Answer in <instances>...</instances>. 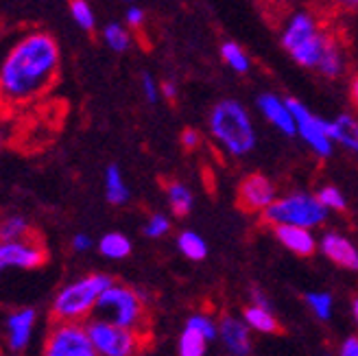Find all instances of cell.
Here are the masks:
<instances>
[{
	"instance_id": "obj_32",
	"label": "cell",
	"mask_w": 358,
	"mask_h": 356,
	"mask_svg": "<svg viewBox=\"0 0 358 356\" xmlns=\"http://www.w3.org/2000/svg\"><path fill=\"white\" fill-rule=\"evenodd\" d=\"M140 85H142V94H145V99H147L149 103H157L159 97H162V87H159V83L153 79V75L142 73Z\"/></svg>"
},
{
	"instance_id": "obj_33",
	"label": "cell",
	"mask_w": 358,
	"mask_h": 356,
	"mask_svg": "<svg viewBox=\"0 0 358 356\" xmlns=\"http://www.w3.org/2000/svg\"><path fill=\"white\" fill-rule=\"evenodd\" d=\"M124 22L129 24V29H140L145 24V11H142L138 5H131L127 9V13H124Z\"/></svg>"
},
{
	"instance_id": "obj_20",
	"label": "cell",
	"mask_w": 358,
	"mask_h": 356,
	"mask_svg": "<svg viewBox=\"0 0 358 356\" xmlns=\"http://www.w3.org/2000/svg\"><path fill=\"white\" fill-rule=\"evenodd\" d=\"M103 184H105V199L110 201L112 206H124L129 201L131 192L129 186L124 184V177L120 166L110 164L105 169V177H103Z\"/></svg>"
},
{
	"instance_id": "obj_17",
	"label": "cell",
	"mask_w": 358,
	"mask_h": 356,
	"mask_svg": "<svg viewBox=\"0 0 358 356\" xmlns=\"http://www.w3.org/2000/svg\"><path fill=\"white\" fill-rule=\"evenodd\" d=\"M273 234L282 247H286L295 256H313L319 247L313 229L299 225H273Z\"/></svg>"
},
{
	"instance_id": "obj_3",
	"label": "cell",
	"mask_w": 358,
	"mask_h": 356,
	"mask_svg": "<svg viewBox=\"0 0 358 356\" xmlns=\"http://www.w3.org/2000/svg\"><path fill=\"white\" fill-rule=\"evenodd\" d=\"M334 35L319 24L310 11H295L284 20L280 42L289 57L308 70H317Z\"/></svg>"
},
{
	"instance_id": "obj_24",
	"label": "cell",
	"mask_w": 358,
	"mask_h": 356,
	"mask_svg": "<svg viewBox=\"0 0 358 356\" xmlns=\"http://www.w3.org/2000/svg\"><path fill=\"white\" fill-rule=\"evenodd\" d=\"M177 249L188 260H194V262H199L208 256V243L203 241V236H199L196 232H190V229H186V232L177 236Z\"/></svg>"
},
{
	"instance_id": "obj_29",
	"label": "cell",
	"mask_w": 358,
	"mask_h": 356,
	"mask_svg": "<svg viewBox=\"0 0 358 356\" xmlns=\"http://www.w3.org/2000/svg\"><path fill=\"white\" fill-rule=\"evenodd\" d=\"M70 17L75 20V24L83 31H92L96 27V17H94V9L90 7L87 0H70Z\"/></svg>"
},
{
	"instance_id": "obj_5",
	"label": "cell",
	"mask_w": 358,
	"mask_h": 356,
	"mask_svg": "<svg viewBox=\"0 0 358 356\" xmlns=\"http://www.w3.org/2000/svg\"><path fill=\"white\" fill-rule=\"evenodd\" d=\"M92 317L122 326V328L138 330V332H147L149 328L145 297L136 289L127 287V284H118V282H112L110 287L103 291V295L99 297L94 306Z\"/></svg>"
},
{
	"instance_id": "obj_27",
	"label": "cell",
	"mask_w": 358,
	"mask_h": 356,
	"mask_svg": "<svg viewBox=\"0 0 358 356\" xmlns=\"http://www.w3.org/2000/svg\"><path fill=\"white\" fill-rule=\"evenodd\" d=\"M103 40L114 52H124L131 46V33L129 29L120 22H110L103 29Z\"/></svg>"
},
{
	"instance_id": "obj_21",
	"label": "cell",
	"mask_w": 358,
	"mask_h": 356,
	"mask_svg": "<svg viewBox=\"0 0 358 356\" xmlns=\"http://www.w3.org/2000/svg\"><path fill=\"white\" fill-rule=\"evenodd\" d=\"M317 73H321L328 79H336V77H341L345 73V50H343L341 42H338L336 38L330 42L328 50L324 52V59H321Z\"/></svg>"
},
{
	"instance_id": "obj_30",
	"label": "cell",
	"mask_w": 358,
	"mask_h": 356,
	"mask_svg": "<svg viewBox=\"0 0 358 356\" xmlns=\"http://www.w3.org/2000/svg\"><path fill=\"white\" fill-rule=\"evenodd\" d=\"M317 197L319 201L324 204L330 212H343L348 208V201H345V194L338 190L336 186H321L317 190Z\"/></svg>"
},
{
	"instance_id": "obj_26",
	"label": "cell",
	"mask_w": 358,
	"mask_h": 356,
	"mask_svg": "<svg viewBox=\"0 0 358 356\" xmlns=\"http://www.w3.org/2000/svg\"><path fill=\"white\" fill-rule=\"evenodd\" d=\"M33 236L31 232V223L22 215H9L0 223V238L3 241H17V238H27Z\"/></svg>"
},
{
	"instance_id": "obj_11",
	"label": "cell",
	"mask_w": 358,
	"mask_h": 356,
	"mask_svg": "<svg viewBox=\"0 0 358 356\" xmlns=\"http://www.w3.org/2000/svg\"><path fill=\"white\" fill-rule=\"evenodd\" d=\"M44 262L46 249L35 236L0 243V266L3 269H38Z\"/></svg>"
},
{
	"instance_id": "obj_1",
	"label": "cell",
	"mask_w": 358,
	"mask_h": 356,
	"mask_svg": "<svg viewBox=\"0 0 358 356\" xmlns=\"http://www.w3.org/2000/svg\"><path fill=\"white\" fill-rule=\"evenodd\" d=\"M62 66L59 44L46 31L17 38L0 64V97L5 105H27L55 83Z\"/></svg>"
},
{
	"instance_id": "obj_10",
	"label": "cell",
	"mask_w": 358,
	"mask_h": 356,
	"mask_svg": "<svg viewBox=\"0 0 358 356\" xmlns=\"http://www.w3.org/2000/svg\"><path fill=\"white\" fill-rule=\"evenodd\" d=\"M219 336V324L206 313H196L186 319V326L179 334L177 354L179 356H206L210 341Z\"/></svg>"
},
{
	"instance_id": "obj_19",
	"label": "cell",
	"mask_w": 358,
	"mask_h": 356,
	"mask_svg": "<svg viewBox=\"0 0 358 356\" xmlns=\"http://www.w3.org/2000/svg\"><path fill=\"white\" fill-rule=\"evenodd\" d=\"M243 319L249 324V328L260 334H275L280 330V324H278L271 306H262V304H254L252 301V304L243 311Z\"/></svg>"
},
{
	"instance_id": "obj_15",
	"label": "cell",
	"mask_w": 358,
	"mask_h": 356,
	"mask_svg": "<svg viewBox=\"0 0 358 356\" xmlns=\"http://www.w3.org/2000/svg\"><path fill=\"white\" fill-rule=\"evenodd\" d=\"M35 324H38V313L33 308H17L11 311L5 319V332H7V348L17 354L24 352V348L29 346Z\"/></svg>"
},
{
	"instance_id": "obj_23",
	"label": "cell",
	"mask_w": 358,
	"mask_h": 356,
	"mask_svg": "<svg viewBox=\"0 0 358 356\" xmlns=\"http://www.w3.org/2000/svg\"><path fill=\"white\" fill-rule=\"evenodd\" d=\"M166 199H169L173 215H177V217H186L192 210V192L182 182L166 184Z\"/></svg>"
},
{
	"instance_id": "obj_42",
	"label": "cell",
	"mask_w": 358,
	"mask_h": 356,
	"mask_svg": "<svg viewBox=\"0 0 358 356\" xmlns=\"http://www.w3.org/2000/svg\"><path fill=\"white\" fill-rule=\"evenodd\" d=\"M129 3H131V0H129Z\"/></svg>"
},
{
	"instance_id": "obj_36",
	"label": "cell",
	"mask_w": 358,
	"mask_h": 356,
	"mask_svg": "<svg viewBox=\"0 0 358 356\" xmlns=\"http://www.w3.org/2000/svg\"><path fill=\"white\" fill-rule=\"evenodd\" d=\"M338 356H358V336L352 334L338 348Z\"/></svg>"
},
{
	"instance_id": "obj_41",
	"label": "cell",
	"mask_w": 358,
	"mask_h": 356,
	"mask_svg": "<svg viewBox=\"0 0 358 356\" xmlns=\"http://www.w3.org/2000/svg\"><path fill=\"white\" fill-rule=\"evenodd\" d=\"M260 3H275V0H260Z\"/></svg>"
},
{
	"instance_id": "obj_18",
	"label": "cell",
	"mask_w": 358,
	"mask_h": 356,
	"mask_svg": "<svg viewBox=\"0 0 358 356\" xmlns=\"http://www.w3.org/2000/svg\"><path fill=\"white\" fill-rule=\"evenodd\" d=\"M328 124H330V136L334 140V145L358 155V116L338 114L332 120H328Z\"/></svg>"
},
{
	"instance_id": "obj_14",
	"label": "cell",
	"mask_w": 358,
	"mask_h": 356,
	"mask_svg": "<svg viewBox=\"0 0 358 356\" xmlns=\"http://www.w3.org/2000/svg\"><path fill=\"white\" fill-rule=\"evenodd\" d=\"M219 339L231 356L252 354V328L243 317L225 315L219 322Z\"/></svg>"
},
{
	"instance_id": "obj_4",
	"label": "cell",
	"mask_w": 358,
	"mask_h": 356,
	"mask_svg": "<svg viewBox=\"0 0 358 356\" xmlns=\"http://www.w3.org/2000/svg\"><path fill=\"white\" fill-rule=\"evenodd\" d=\"M112 282L114 280L107 273H87L68 282L52 299V319L55 322H85L92 317L99 297Z\"/></svg>"
},
{
	"instance_id": "obj_12",
	"label": "cell",
	"mask_w": 358,
	"mask_h": 356,
	"mask_svg": "<svg viewBox=\"0 0 358 356\" xmlns=\"http://www.w3.org/2000/svg\"><path fill=\"white\" fill-rule=\"evenodd\" d=\"M278 199L275 184L262 173L247 175L238 186V206L245 212H262Z\"/></svg>"
},
{
	"instance_id": "obj_6",
	"label": "cell",
	"mask_w": 358,
	"mask_h": 356,
	"mask_svg": "<svg viewBox=\"0 0 358 356\" xmlns=\"http://www.w3.org/2000/svg\"><path fill=\"white\" fill-rule=\"evenodd\" d=\"M328 208L319 201L317 192L295 190L289 194H282L271 206L262 212V219L268 225H299L315 229L324 225L328 219Z\"/></svg>"
},
{
	"instance_id": "obj_16",
	"label": "cell",
	"mask_w": 358,
	"mask_h": 356,
	"mask_svg": "<svg viewBox=\"0 0 358 356\" xmlns=\"http://www.w3.org/2000/svg\"><path fill=\"white\" fill-rule=\"evenodd\" d=\"M321 254L348 271H358V247L341 232H326L319 241Z\"/></svg>"
},
{
	"instance_id": "obj_22",
	"label": "cell",
	"mask_w": 358,
	"mask_h": 356,
	"mask_svg": "<svg viewBox=\"0 0 358 356\" xmlns=\"http://www.w3.org/2000/svg\"><path fill=\"white\" fill-rule=\"evenodd\" d=\"M99 252L107 260H122L131 254V241L120 232H107L99 241Z\"/></svg>"
},
{
	"instance_id": "obj_2",
	"label": "cell",
	"mask_w": 358,
	"mask_h": 356,
	"mask_svg": "<svg viewBox=\"0 0 358 356\" xmlns=\"http://www.w3.org/2000/svg\"><path fill=\"white\" fill-rule=\"evenodd\" d=\"M210 136L231 157H243L256 149L258 134L247 108L236 99H223L210 110Z\"/></svg>"
},
{
	"instance_id": "obj_13",
	"label": "cell",
	"mask_w": 358,
	"mask_h": 356,
	"mask_svg": "<svg viewBox=\"0 0 358 356\" xmlns=\"http://www.w3.org/2000/svg\"><path fill=\"white\" fill-rule=\"evenodd\" d=\"M258 110L262 114V118L266 122H271L273 127L284 134V136H295L297 127H295V114L291 110L289 99H282L273 92H262L256 101Z\"/></svg>"
},
{
	"instance_id": "obj_9",
	"label": "cell",
	"mask_w": 358,
	"mask_h": 356,
	"mask_svg": "<svg viewBox=\"0 0 358 356\" xmlns=\"http://www.w3.org/2000/svg\"><path fill=\"white\" fill-rule=\"evenodd\" d=\"M289 103H291V110L295 114V127H297L295 136H299L303 142H306V147L317 157H330L334 151V140L330 136L328 120L313 114L306 105L297 99H289Z\"/></svg>"
},
{
	"instance_id": "obj_28",
	"label": "cell",
	"mask_w": 358,
	"mask_h": 356,
	"mask_svg": "<svg viewBox=\"0 0 358 356\" xmlns=\"http://www.w3.org/2000/svg\"><path fill=\"white\" fill-rule=\"evenodd\" d=\"M306 304L319 322H330L334 313V297L326 291H310L306 293Z\"/></svg>"
},
{
	"instance_id": "obj_35",
	"label": "cell",
	"mask_w": 358,
	"mask_h": 356,
	"mask_svg": "<svg viewBox=\"0 0 358 356\" xmlns=\"http://www.w3.org/2000/svg\"><path fill=\"white\" fill-rule=\"evenodd\" d=\"M182 145L186 147V149H196L201 145V136H199V131H194V129H184L182 131Z\"/></svg>"
},
{
	"instance_id": "obj_8",
	"label": "cell",
	"mask_w": 358,
	"mask_h": 356,
	"mask_svg": "<svg viewBox=\"0 0 358 356\" xmlns=\"http://www.w3.org/2000/svg\"><path fill=\"white\" fill-rule=\"evenodd\" d=\"M42 356H99L90 339L87 324L55 322L46 334Z\"/></svg>"
},
{
	"instance_id": "obj_31",
	"label": "cell",
	"mask_w": 358,
	"mask_h": 356,
	"mask_svg": "<svg viewBox=\"0 0 358 356\" xmlns=\"http://www.w3.org/2000/svg\"><path fill=\"white\" fill-rule=\"evenodd\" d=\"M169 229H171V219L166 215H162V212H155V215H151L149 221L145 223V236L162 238L169 234Z\"/></svg>"
},
{
	"instance_id": "obj_37",
	"label": "cell",
	"mask_w": 358,
	"mask_h": 356,
	"mask_svg": "<svg viewBox=\"0 0 358 356\" xmlns=\"http://www.w3.org/2000/svg\"><path fill=\"white\" fill-rule=\"evenodd\" d=\"M159 87H162V97L166 99V101H175L177 99V85L173 83V81H162L159 83Z\"/></svg>"
},
{
	"instance_id": "obj_40",
	"label": "cell",
	"mask_w": 358,
	"mask_h": 356,
	"mask_svg": "<svg viewBox=\"0 0 358 356\" xmlns=\"http://www.w3.org/2000/svg\"><path fill=\"white\" fill-rule=\"evenodd\" d=\"M352 313H354V319H356V324H358V297L352 301Z\"/></svg>"
},
{
	"instance_id": "obj_34",
	"label": "cell",
	"mask_w": 358,
	"mask_h": 356,
	"mask_svg": "<svg viewBox=\"0 0 358 356\" xmlns=\"http://www.w3.org/2000/svg\"><path fill=\"white\" fill-rule=\"evenodd\" d=\"M92 247H94V243H92V238H90V234L79 232V234L73 236V249H75L77 254H85V252H90Z\"/></svg>"
},
{
	"instance_id": "obj_39",
	"label": "cell",
	"mask_w": 358,
	"mask_h": 356,
	"mask_svg": "<svg viewBox=\"0 0 358 356\" xmlns=\"http://www.w3.org/2000/svg\"><path fill=\"white\" fill-rule=\"evenodd\" d=\"M350 99H352V103H354V108H356V112H358V75L352 79V83H350Z\"/></svg>"
},
{
	"instance_id": "obj_38",
	"label": "cell",
	"mask_w": 358,
	"mask_h": 356,
	"mask_svg": "<svg viewBox=\"0 0 358 356\" xmlns=\"http://www.w3.org/2000/svg\"><path fill=\"white\" fill-rule=\"evenodd\" d=\"M332 3H334V7H336V9L348 11V13L358 11V0H332Z\"/></svg>"
},
{
	"instance_id": "obj_25",
	"label": "cell",
	"mask_w": 358,
	"mask_h": 356,
	"mask_svg": "<svg viewBox=\"0 0 358 356\" xmlns=\"http://www.w3.org/2000/svg\"><path fill=\"white\" fill-rule=\"evenodd\" d=\"M221 57L238 75L249 73V68H252V59H249V55L238 42H223L221 44Z\"/></svg>"
},
{
	"instance_id": "obj_7",
	"label": "cell",
	"mask_w": 358,
	"mask_h": 356,
	"mask_svg": "<svg viewBox=\"0 0 358 356\" xmlns=\"http://www.w3.org/2000/svg\"><path fill=\"white\" fill-rule=\"evenodd\" d=\"M87 332L99 356H138L147 346V332L122 328L96 317L87 319Z\"/></svg>"
}]
</instances>
